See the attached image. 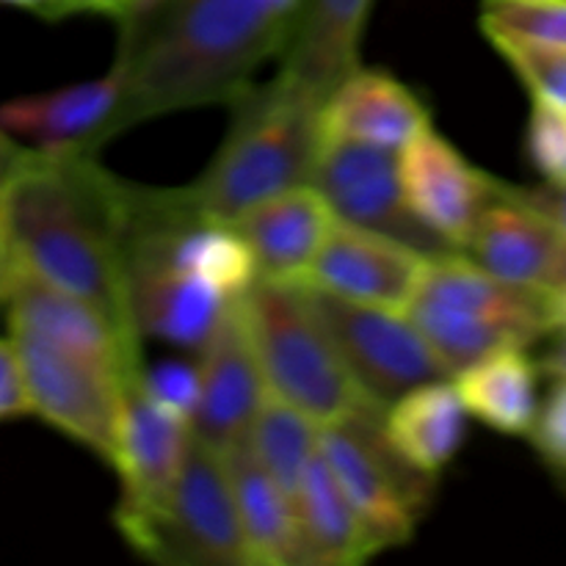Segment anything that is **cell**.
Wrapping results in <instances>:
<instances>
[{
    "label": "cell",
    "mask_w": 566,
    "mask_h": 566,
    "mask_svg": "<svg viewBox=\"0 0 566 566\" xmlns=\"http://www.w3.org/2000/svg\"><path fill=\"white\" fill-rule=\"evenodd\" d=\"M116 528L138 556L155 564L252 566L224 459L193 434L166 501Z\"/></svg>",
    "instance_id": "obj_6"
},
{
    "label": "cell",
    "mask_w": 566,
    "mask_h": 566,
    "mask_svg": "<svg viewBox=\"0 0 566 566\" xmlns=\"http://www.w3.org/2000/svg\"><path fill=\"white\" fill-rule=\"evenodd\" d=\"M6 287H9V269H6V260L3 254H0V307H3L6 302Z\"/></svg>",
    "instance_id": "obj_39"
},
{
    "label": "cell",
    "mask_w": 566,
    "mask_h": 566,
    "mask_svg": "<svg viewBox=\"0 0 566 566\" xmlns=\"http://www.w3.org/2000/svg\"><path fill=\"white\" fill-rule=\"evenodd\" d=\"M335 216L315 186H298L254 205L232 221L252 252L258 280L307 282Z\"/></svg>",
    "instance_id": "obj_19"
},
{
    "label": "cell",
    "mask_w": 566,
    "mask_h": 566,
    "mask_svg": "<svg viewBox=\"0 0 566 566\" xmlns=\"http://www.w3.org/2000/svg\"><path fill=\"white\" fill-rule=\"evenodd\" d=\"M310 186L318 188L332 216L343 224L407 243L426 258L453 252L420 227L409 210L398 171V153L348 142H324Z\"/></svg>",
    "instance_id": "obj_10"
},
{
    "label": "cell",
    "mask_w": 566,
    "mask_h": 566,
    "mask_svg": "<svg viewBox=\"0 0 566 566\" xmlns=\"http://www.w3.org/2000/svg\"><path fill=\"white\" fill-rule=\"evenodd\" d=\"M381 409L321 426L318 453L376 551L407 545L434 497L437 479L403 464L381 437Z\"/></svg>",
    "instance_id": "obj_7"
},
{
    "label": "cell",
    "mask_w": 566,
    "mask_h": 566,
    "mask_svg": "<svg viewBox=\"0 0 566 566\" xmlns=\"http://www.w3.org/2000/svg\"><path fill=\"white\" fill-rule=\"evenodd\" d=\"M547 470H551L553 481H556V486L562 490V495L566 497V464H564V468H547Z\"/></svg>",
    "instance_id": "obj_40"
},
{
    "label": "cell",
    "mask_w": 566,
    "mask_h": 566,
    "mask_svg": "<svg viewBox=\"0 0 566 566\" xmlns=\"http://www.w3.org/2000/svg\"><path fill=\"white\" fill-rule=\"evenodd\" d=\"M451 381L470 418L503 437H528L539 409V365L528 348H497Z\"/></svg>",
    "instance_id": "obj_23"
},
{
    "label": "cell",
    "mask_w": 566,
    "mask_h": 566,
    "mask_svg": "<svg viewBox=\"0 0 566 566\" xmlns=\"http://www.w3.org/2000/svg\"><path fill=\"white\" fill-rule=\"evenodd\" d=\"M122 70L111 66L94 81L72 83L55 92L17 97L0 105V127L33 149H88L99 153L111 142V125L122 103Z\"/></svg>",
    "instance_id": "obj_16"
},
{
    "label": "cell",
    "mask_w": 566,
    "mask_h": 566,
    "mask_svg": "<svg viewBox=\"0 0 566 566\" xmlns=\"http://www.w3.org/2000/svg\"><path fill=\"white\" fill-rule=\"evenodd\" d=\"M287 39L265 0H149L119 20L114 64L125 86L111 138L175 111L235 103Z\"/></svg>",
    "instance_id": "obj_2"
},
{
    "label": "cell",
    "mask_w": 566,
    "mask_h": 566,
    "mask_svg": "<svg viewBox=\"0 0 566 566\" xmlns=\"http://www.w3.org/2000/svg\"><path fill=\"white\" fill-rule=\"evenodd\" d=\"M534 451L547 468L566 464V379H553L551 392L539 401L536 420L528 431Z\"/></svg>",
    "instance_id": "obj_30"
},
{
    "label": "cell",
    "mask_w": 566,
    "mask_h": 566,
    "mask_svg": "<svg viewBox=\"0 0 566 566\" xmlns=\"http://www.w3.org/2000/svg\"><path fill=\"white\" fill-rule=\"evenodd\" d=\"M25 149L28 147H20V144L0 127V197H3L6 182L11 180V175L17 171L20 160L25 158Z\"/></svg>",
    "instance_id": "obj_35"
},
{
    "label": "cell",
    "mask_w": 566,
    "mask_h": 566,
    "mask_svg": "<svg viewBox=\"0 0 566 566\" xmlns=\"http://www.w3.org/2000/svg\"><path fill=\"white\" fill-rule=\"evenodd\" d=\"M318 437L321 426L315 420L280 398L265 396L243 442L265 473L293 497L302 475L318 457Z\"/></svg>",
    "instance_id": "obj_25"
},
{
    "label": "cell",
    "mask_w": 566,
    "mask_h": 566,
    "mask_svg": "<svg viewBox=\"0 0 566 566\" xmlns=\"http://www.w3.org/2000/svg\"><path fill=\"white\" fill-rule=\"evenodd\" d=\"M545 340L551 343L542 352V357L536 359L539 374H547L551 379H566V329H553Z\"/></svg>",
    "instance_id": "obj_34"
},
{
    "label": "cell",
    "mask_w": 566,
    "mask_h": 566,
    "mask_svg": "<svg viewBox=\"0 0 566 566\" xmlns=\"http://www.w3.org/2000/svg\"><path fill=\"white\" fill-rule=\"evenodd\" d=\"M564 235L536 210L520 202L509 182L479 216L464 254L497 280L531 291H545Z\"/></svg>",
    "instance_id": "obj_20"
},
{
    "label": "cell",
    "mask_w": 566,
    "mask_h": 566,
    "mask_svg": "<svg viewBox=\"0 0 566 566\" xmlns=\"http://www.w3.org/2000/svg\"><path fill=\"white\" fill-rule=\"evenodd\" d=\"M188 442H191V423L149 401L133 376L127 381L119 440L111 464L119 473L122 484L114 512L116 523L144 517L166 501L180 475Z\"/></svg>",
    "instance_id": "obj_13"
},
{
    "label": "cell",
    "mask_w": 566,
    "mask_h": 566,
    "mask_svg": "<svg viewBox=\"0 0 566 566\" xmlns=\"http://www.w3.org/2000/svg\"><path fill=\"white\" fill-rule=\"evenodd\" d=\"M221 459L252 566H302L293 497L265 473L243 440L221 451Z\"/></svg>",
    "instance_id": "obj_22"
},
{
    "label": "cell",
    "mask_w": 566,
    "mask_h": 566,
    "mask_svg": "<svg viewBox=\"0 0 566 566\" xmlns=\"http://www.w3.org/2000/svg\"><path fill=\"white\" fill-rule=\"evenodd\" d=\"M147 3L149 0H55L53 11H50V20H61V17L72 14H103L114 17L119 22L122 17L133 14V11Z\"/></svg>",
    "instance_id": "obj_33"
},
{
    "label": "cell",
    "mask_w": 566,
    "mask_h": 566,
    "mask_svg": "<svg viewBox=\"0 0 566 566\" xmlns=\"http://www.w3.org/2000/svg\"><path fill=\"white\" fill-rule=\"evenodd\" d=\"M241 307L269 396L318 426L379 409L354 385L304 285L254 280L241 296Z\"/></svg>",
    "instance_id": "obj_5"
},
{
    "label": "cell",
    "mask_w": 566,
    "mask_h": 566,
    "mask_svg": "<svg viewBox=\"0 0 566 566\" xmlns=\"http://www.w3.org/2000/svg\"><path fill=\"white\" fill-rule=\"evenodd\" d=\"M136 385L142 387L144 396L169 415L188 420L191 423L193 409L199 401V365L182 357L155 359V363H142L136 374Z\"/></svg>",
    "instance_id": "obj_28"
},
{
    "label": "cell",
    "mask_w": 566,
    "mask_h": 566,
    "mask_svg": "<svg viewBox=\"0 0 566 566\" xmlns=\"http://www.w3.org/2000/svg\"><path fill=\"white\" fill-rule=\"evenodd\" d=\"M0 3L17 6V9H28V11H33V14L48 17L50 20V11H53L55 0H0Z\"/></svg>",
    "instance_id": "obj_37"
},
{
    "label": "cell",
    "mask_w": 566,
    "mask_h": 566,
    "mask_svg": "<svg viewBox=\"0 0 566 566\" xmlns=\"http://www.w3.org/2000/svg\"><path fill=\"white\" fill-rule=\"evenodd\" d=\"M426 127H431V114L423 99L385 70L357 66L321 103L324 142L401 153Z\"/></svg>",
    "instance_id": "obj_17"
},
{
    "label": "cell",
    "mask_w": 566,
    "mask_h": 566,
    "mask_svg": "<svg viewBox=\"0 0 566 566\" xmlns=\"http://www.w3.org/2000/svg\"><path fill=\"white\" fill-rule=\"evenodd\" d=\"M31 415L114 464L122 403L130 376L116 365L53 346L31 335H11Z\"/></svg>",
    "instance_id": "obj_8"
},
{
    "label": "cell",
    "mask_w": 566,
    "mask_h": 566,
    "mask_svg": "<svg viewBox=\"0 0 566 566\" xmlns=\"http://www.w3.org/2000/svg\"><path fill=\"white\" fill-rule=\"evenodd\" d=\"M127 186L88 149H25L0 197L6 269L42 280L97 307L125 340Z\"/></svg>",
    "instance_id": "obj_1"
},
{
    "label": "cell",
    "mask_w": 566,
    "mask_h": 566,
    "mask_svg": "<svg viewBox=\"0 0 566 566\" xmlns=\"http://www.w3.org/2000/svg\"><path fill=\"white\" fill-rule=\"evenodd\" d=\"M426 260L407 243L335 219L304 285L346 302L407 310Z\"/></svg>",
    "instance_id": "obj_14"
},
{
    "label": "cell",
    "mask_w": 566,
    "mask_h": 566,
    "mask_svg": "<svg viewBox=\"0 0 566 566\" xmlns=\"http://www.w3.org/2000/svg\"><path fill=\"white\" fill-rule=\"evenodd\" d=\"M232 122L202 175L186 186L205 216L235 221L254 205L313 182L321 103L274 77L230 103Z\"/></svg>",
    "instance_id": "obj_3"
},
{
    "label": "cell",
    "mask_w": 566,
    "mask_h": 566,
    "mask_svg": "<svg viewBox=\"0 0 566 566\" xmlns=\"http://www.w3.org/2000/svg\"><path fill=\"white\" fill-rule=\"evenodd\" d=\"M486 39H523L566 50V0H481Z\"/></svg>",
    "instance_id": "obj_26"
},
{
    "label": "cell",
    "mask_w": 566,
    "mask_h": 566,
    "mask_svg": "<svg viewBox=\"0 0 566 566\" xmlns=\"http://www.w3.org/2000/svg\"><path fill=\"white\" fill-rule=\"evenodd\" d=\"M197 357L199 401L191 418V434L221 453L247 437L260 403L269 396L243 318L241 296L232 298Z\"/></svg>",
    "instance_id": "obj_12"
},
{
    "label": "cell",
    "mask_w": 566,
    "mask_h": 566,
    "mask_svg": "<svg viewBox=\"0 0 566 566\" xmlns=\"http://www.w3.org/2000/svg\"><path fill=\"white\" fill-rule=\"evenodd\" d=\"M403 313L448 376L497 348H531L553 332L545 291L509 285L464 252L429 258Z\"/></svg>",
    "instance_id": "obj_4"
},
{
    "label": "cell",
    "mask_w": 566,
    "mask_h": 566,
    "mask_svg": "<svg viewBox=\"0 0 566 566\" xmlns=\"http://www.w3.org/2000/svg\"><path fill=\"white\" fill-rule=\"evenodd\" d=\"M25 415H31L25 376H22L11 340L0 337V423L25 418Z\"/></svg>",
    "instance_id": "obj_31"
},
{
    "label": "cell",
    "mask_w": 566,
    "mask_h": 566,
    "mask_svg": "<svg viewBox=\"0 0 566 566\" xmlns=\"http://www.w3.org/2000/svg\"><path fill=\"white\" fill-rule=\"evenodd\" d=\"M514 197L528 205L531 210L551 221L558 232L566 238V180L562 182H539V186H512Z\"/></svg>",
    "instance_id": "obj_32"
},
{
    "label": "cell",
    "mask_w": 566,
    "mask_h": 566,
    "mask_svg": "<svg viewBox=\"0 0 566 566\" xmlns=\"http://www.w3.org/2000/svg\"><path fill=\"white\" fill-rule=\"evenodd\" d=\"M547 302H551L553 329H566V296H551L547 293Z\"/></svg>",
    "instance_id": "obj_38"
},
{
    "label": "cell",
    "mask_w": 566,
    "mask_h": 566,
    "mask_svg": "<svg viewBox=\"0 0 566 566\" xmlns=\"http://www.w3.org/2000/svg\"><path fill=\"white\" fill-rule=\"evenodd\" d=\"M468 409L451 376L412 387L381 409V437L418 473L437 479L468 440Z\"/></svg>",
    "instance_id": "obj_21"
},
{
    "label": "cell",
    "mask_w": 566,
    "mask_h": 566,
    "mask_svg": "<svg viewBox=\"0 0 566 566\" xmlns=\"http://www.w3.org/2000/svg\"><path fill=\"white\" fill-rule=\"evenodd\" d=\"M398 171L403 197L420 227L453 252H464L501 180L470 164L434 127H426L398 153Z\"/></svg>",
    "instance_id": "obj_11"
},
{
    "label": "cell",
    "mask_w": 566,
    "mask_h": 566,
    "mask_svg": "<svg viewBox=\"0 0 566 566\" xmlns=\"http://www.w3.org/2000/svg\"><path fill=\"white\" fill-rule=\"evenodd\" d=\"M304 291L354 385L374 407L385 409L412 387L448 376L403 310L346 302L310 285Z\"/></svg>",
    "instance_id": "obj_9"
},
{
    "label": "cell",
    "mask_w": 566,
    "mask_h": 566,
    "mask_svg": "<svg viewBox=\"0 0 566 566\" xmlns=\"http://www.w3.org/2000/svg\"><path fill=\"white\" fill-rule=\"evenodd\" d=\"M374 3L376 0H304L291 39L280 53L282 66L276 77L324 103L343 77L363 66L359 48Z\"/></svg>",
    "instance_id": "obj_18"
},
{
    "label": "cell",
    "mask_w": 566,
    "mask_h": 566,
    "mask_svg": "<svg viewBox=\"0 0 566 566\" xmlns=\"http://www.w3.org/2000/svg\"><path fill=\"white\" fill-rule=\"evenodd\" d=\"M545 293H551V296H566V238L562 241V247H558L556 263H553L551 276H547Z\"/></svg>",
    "instance_id": "obj_36"
},
{
    "label": "cell",
    "mask_w": 566,
    "mask_h": 566,
    "mask_svg": "<svg viewBox=\"0 0 566 566\" xmlns=\"http://www.w3.org/2000/svg\"><path fill=\"white\" fill-rule=\"evenodd\" d=\"M525 158L542 182L566 180V108L534 99L525 125Z\"/></svg>",
    "instance_id": "obj_29"
},
{
    "label": "cell",
    "mask_w": 566,
    "mask_h": 566,
    "mask_svg": "<svg viewBox=\"0 0 566 566\" xmlns=\"http://www.w3.org/2000/svg\"><path fill=\"white\" fill-rule=\"evenodd\" d=\"M534 99L566 108V50L523 39H490Z\"/></svg>",
    "instance_id": "obj_27"
},
{
    "label": "cell",
    "mask_w": 566,
    "mask_h": 566,
    "mask_svg": "<svg viewBox=\"0 0 566 566\" xmlns=\"http://www.w3.org/2000/svg\"><path fill=\"white\" fill-rule=\"evenodd\" d=\"M293 512L302 566H357L379 553L321 453L293 492Z\"/></svg>",
    "instance_id": "obj_24"
},
{
    "label": "cell",
    "mask_w": 566,
    "mask_h": 566,
    "mask_svg": "<svg viewBox=\"0 0 566 566\" xmlns=\"http://www.w3.org/2000/svg\"><path fill=\"white\" fill-rule=\"evenodd\" d=\"M125 291L138 340L153 337L193 354L208 343L232 302L208 282L138 254L125 260Z\"/></svg>",
    "instance_id": "obj_15"
}]
</instances>
